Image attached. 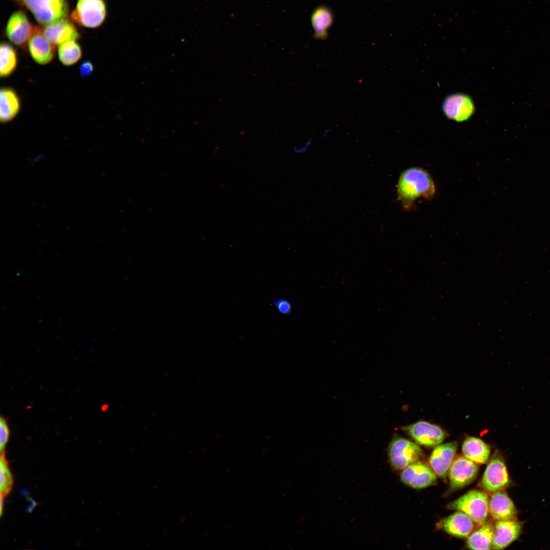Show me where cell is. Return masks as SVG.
<instances>
[{"instance_id": "6", "label": "cell", "mask_w": 550, "mask_h": 550, "mask_svg": "<svg viewBox=\"0 0 550 550\" xmlns=\"http://www.w3.org/2000/svg\"><path fill=\"white\" fill-rule=\"evenodd\" d=\"M510 482L504 460L496 452L484 473L482 486L486 491L494 493L509 486Z\"/></svg>"}, {"instance_id": "15", "label": "cell", "mask_w": 550, "mask_h": 550, "mask_svg": "<svg viewBox=\"0 0 550 550\" xmlns=\"http://www.w3.org/2000/svg\"><path fill=\"white\" fill-rule=\"evenodd\" d=\"M457 448L456 442L437 445L432 451L429 462L438 476L445 478L453 461Z\"/></svg>"}, {"instance_id": "4", "label": "cell", "mask_w": 550, "mask_h": 550, "mask_svg": "<svg viewBox=\"0 0 550 550\" xmlns=\"http://www.w3.org/2000/svg\"><path fill=\"white\" fill-rule=\"evenodd\" d=\"M107 9L104 0H78L71 12V20L78 25L95 28L105 21Z\"/></svg>"}, {"instance_id": "8", "label": "cell", "mask_w": 550, "mask_h": 550, "mask_svg": "<svg viewBox=\"0 0 550 550\" xmlns=\"http://www.w3.org/2000/svg\"><path fill=\"white\" fill-rule=\"evenodd\" d=\"M417 444L434 447L440 444L446 437L445 432L439 426L420 421L402 427Z\"/></svg>"}, {"instance_id": "23", "label": "cell", "mask_w": 550, "mask_h": 550, "mask_svg": "<svg viewBox=\"0 0 550 550\" xmlns=\"http://www.w3.org/2000/svg\"><path fill=\"white\" fill-rule=\"evenodd\" d=\"M58 54L61 63L64 66H70L80 60L82 50L76 40H69L58 45Z\"/></svg>"}, {"instance_id": "7", "label": "cell", "mask_w": 550, "mask_h": 550, "mask_svg": "<svg viewBox=\"0 0 550 550\" xmlns=\"http://www.w3.org/2000/svg\"><path fill=\"white\" fill-rule=\"evenodd\" d=\"M35 29L26 14L18 10L9 17L6 25V34L12 43L18 47H24L28 45Z\"/></svg>"}, {"instance_id": "20", "label": "cell", "mask_w": 550, "mask_h": 550, "mask_svg": "<svg viewBox=\"0 0 550 550\" xmlns=\"http://www.w3.org/2000/svg\"><path fill=\"white\" fill-rule=\"evenodd\" d=\"M462 451L464 456L477 463H485L490 453L489 447L481 439L468 437L463 442Z\"/></svg>"}, {"instance_id": "17", "label": "cell", "mask_w": 550, "mask_h": 550, "mask_svg": "<svg viewBox=\"0 0 550 550\" xmlns=\"http://www.w3.org/2000/svg\"><path fill=\"white\" fill-rule=\"evenodd\" d=\"M334 21V13L329 7L325 5L316 7L311 15L314 38L318 40L326 39L328 37V30Z\"/></svg>"}, {"instance_id": "11", "label": "cell", "mask_w": 550, "mask_h": 550, "mask_svg": "<svg viewBox=\"0 0 550 550\" xmlns=\"http://www.w3.org/2000/svg\"><path fill=\"white\" fill-rule=\"evenodd\" d=\"M401 481L406 485L416 489L427 487L436 481L435 473L425 464L416 462L412 463L401 472Z\"/></svg>"}, {"instance_id": "25", "label": "cell", "mask_w": 550, "mask_h": 550, "mask_svg": "<svg viewBox=\"0 0 550 550\" xmlns=\"http://www.w3.org/2000/svg\"><path fill=\"white\" fill-rule=\"evenodd\" d=\"M10 435L8 420L2 416L0 418V452L1 454H5V448L9 441Z\"/></svg>"}, {"instance_id": "2", "label": "cell", "mask_w": 550, "mask_h": 550, "mask_svg": "<svg viewBox=\"0 0 550 550\" xmlns=\"http://www.w3.org/2000/svg\"><path fill=\"white\" fill-rule=\"evenodd\" d=\"M28 10L37 22L44 26L66 18L69 12L66 0H15Z\"/></svg>"}, {"instance_id": "24", "label": "cell", "mask_w": 550, "mask_h": 550, "mask_svg": "<svg viewBox=\"0 0 550 550\" xmlns=\"http://www.w3.org/2000/svg\"><path fill=\"white\" fill-rule=\"evenodd\" d=\"M0 468L1 495L5 497L11 490L13 484V476L5 454H1Z\"/></svg>"}, {"instance_id": "12", "label": "cell", "mask_w": 550, "mask_h": 550, "mask_svg": "<svg viewBox=\"0 0 550 550\" xmlns=\"http://www.w3.org/2000/svg\"><path fill=\"white\" fill-rule=\"evenodd\" d=\"M522 523L515 519L498 521L493 529L492 547L503 549L516 540L521 534Z\"/></svg>"}, {"instance_id": "10", "label": "cell", "mask_w": 550, "mask_h": 550, "mask_svg": "<svg viewBox=\"0 0 550 550\" xmlns=\"http://www.w3.org/2000/svg\"><path fill=\"white\" fill-rule=\"evenodd\" d=\"M478 467L465 457H458L453 460L449 470L451 488H462L471 483L476 477Z\"/></svg>"}, {"instance_id": "28", "label": "cell", "mask_w": 550, "mask_h": 550, "mask_svg": "<svg viewBox=\"0 0 550 550\" xmlns=\"http://www.w3.org/2000/svg\"><path fill=\"white\" fill-rule=\"evenodd\" d=\"M4 497L1 495V500H0V511H1L0 513H1V515H2V513H3V504H4Z\"/></svg>"}, {"instance_id": "21", "label": "cell", "mask_w": 550, "mask_h": 550, "mask_svg": "<svg viewBox=\"0 0 550 550\" xmlns=\"http://www.w3.org/2000/svg\"><path fill=\"white\" fill-rule=\"evenodd\" d=\"M494 526L486 522L468 538L466 546L471 549H490L492 547Z\"/></svg>"}, {"instance_id": "1", "label": "cell", "mask_w": 550, "mask_h": 550, "mask_svg": "<svg viewBox=\"0 0 550 550\" xmlns=\"http://www.w3.org/2000/svg\"><path fill=\"white\" fill-rule=\"evenodd\" d=\"M435 186L429 173L419 167L407 169L400 175L397 186L398 200L404 208H411L419 199H430Z\"/></svg>"}, {"instance_id": "18", "label": "cell", "mask_w": 550, "mask_h": 550, "mask_svg": "<svg viewBox=\"0 0 550 550\" xmlns=\"http://www.w3.org/2000/svg\"><path fill=\"white\" fill-rule=\"evenodd\" d=\"M474 521L465 513L458 511L445 519L442 526L449 534L459 538L466 537L472 531Z\"/></svg>"}, {"instance_id": "14", "label": "cell", "mask_w": 550, "mask_h": 550, "mask_svg": "<svg viewBox=\"0 0 550 550\" xmlns=\"http://www.w3.org/2000/svg\"><path fill=\"white\" fill-rule=\"evenodd\" d=\"M42 30L46 38L54 46L69 40H76L80 37L75 25L66 18L44 26Z\"/></svg>"}, {"instance_id": "3", "label": "cell", "mask_w": 550, "mask_h": 550, "mask_svg": "<svg viewBox=\"0 0 550 550\" xmlns=\"http://www.w3.org/2000/svg\"><path fill=\"white\" fill-rule=\"evenodd\" d=\"M448 507L463 512L479 525H482L486 522L489 502L487 496L480 491L471 490L451 502Z\"/></svg>"}, {"instance_id": "9", "label": "cell", "mask_w": 550, "mask_h": 550, "mask_svg": "<svg viewBox=\"0 0 550 550\" xmlns=\"http://www.w3.org/2000/svg\"><path fill=\"white\" fill-rule=\"evenodd\" d=\"M442 107L445 116L456 122L467 120L475 111L472 99L469 95L462 93L449 95L445 99Z\"/></svg>"}, {"instance_id": "22", "label": "cell", "mask_w": 550, "mask_h": 550, "mask_svg": "<svg viewBox=\"0 0 550 550\" xmlns=\"http://www.w3.org/2000/svg\"><path fill=\"white\" fill-rule=\"evenodd\" d=\"M18 57L16 49L7 42H2L0 46V76L2 78L11 75L16 70Z\"/></svg>"}, {"instance_id": "5", "label": "cell", "mask_w": 550, "mask_h": 550, "mask_svg": "<svg viewBox=\"0 0 550 550\" xmlns=\"http://www.w3.org/2000/svg\"><path fill=\"white\" fill-rule=\"evenodd\" d=\"M422 454V450L418 445L400 436H395L388 447L390 464L397 470H403L409 465L417 462Z\"/></svg>"}, {"instance_id": "26", "label": "cell", "mask_w": 550, "mask_h": 550, "mask_svg": "<svg viewBox=\"0 0 550 550\" xmlns=\"http://www.w3.org/2000/svg\"><path fill=\"white\" fill-rule=\"evenodd\" d=\"M274 305L278 311L283 314H289L292 310L290 302L284 299H276L274 301Z\"/></svg>"}, {"instance_id": "16", "label": "cell", "mask_w": 550, "mask_h": 550, "mask_svg": "<svg viewBox=\"0 0 550 550\" xmlns=\"http://www.w3.org/2000/svg\"><path fill=\"white\" fill-rule=\"evenodd\" d=\"M489 510L493 518L497 521L515 519L517 513L512 500L502 490L494 492L491 496L489 501Z\"/></svg>"}, {"instance_id": "19", "label": "cell", "mask_w": 550, "mask_h": 550, "mask_svg": "<svg viewBox=\"0 0 550 550\" xmlns=\"http://www.w3.org/2000/svg\"><path fill=\"white\" fill-rule=\"evenodd\" d=\"M21 104L16 91L10 87H3L0 92V121L5 123L12 120L19 113Z\"/></svg>"}, {"instance_id": "29", "label": "cell", "mask_w": 550, "mask_h": 550, "mask_svg": "<svg viewBox=\"0 0 550 550\" xmlns=\"http://www.w3.org/2000/svg\"><path fill=\"white\" fill-rule=\"evenodd\" d=\"M330 130H331L330 128H327V129L325 130V131L324 132L323 134L325 135L328 132L330 131Z\"/></svg>"}, {"instance_id": "13", "label": "cell", "mask_w": 550, "mask_h": 550, "mask_svg": "<svg viewBox=\"0 0 550 550\" xmlns=\"http://www.w3.org/2000/svg\"><path fill=\"white\" fill-rule=\"evenodd\" d=\"M28 50L33 60L40 65L49 63L55 55L54 45L44 36L43 30L35 27L28 43Z\"/></svg>"}, {"instance_id": "27", "label": "cell", "mask_w": 550, "mask_h": 550, "mask_svg": "<svg viewBox=\"0 0 550 550\" xmlns=\"http://www.w3.org/2000/svg\"><path fill=\"white\" fill-rule=\"evenodd\" d=\"M94 69L93 64L90 61H86L80 65L79 71L82 77H85L91 74L94 71Z\"/></svg>"}]
</instances>
